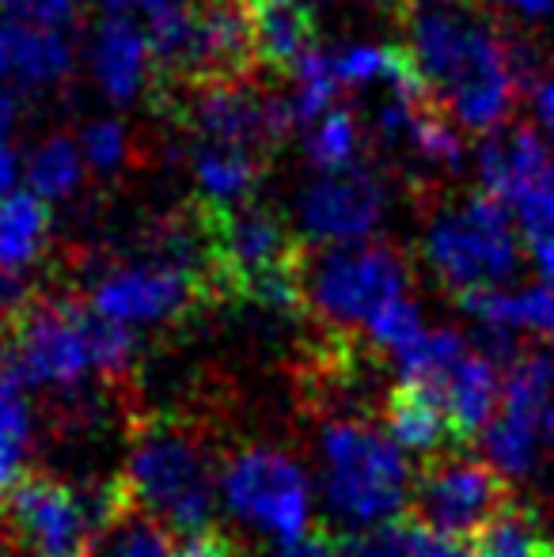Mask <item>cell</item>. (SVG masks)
I'll use <instances>...</instances> for the list:
<instances>
[{
	"label": "cell",
	"instance_id": "1",
	"mask_svg": "<svg viewBox=\"0 0 554 557\" xmlns=\"http://www.w3.org/2000/svg\"><path fill=\"white\" fill-rule=\"evenodd\" d=\"M410 61L433 103L464 129L494 133L513 111L520 76L513 42L467 8H421L410 15Z\"/></svg>",
	"mask_w": 554,
	"mask_h": 557
},
{
	"label": "cell",
	"instance_id": "2",
	"mask_svg": "<svg viewBox=\"0 0 554 557\" xmlns=\"http://www.w3.org/2000/svg\"><path fill=\"white\" fill-rule=\"evenodd\" d=\"M126 508L183 539L213 535L221 467L209 444L183 421H148L134 433L122 470Z\"/></svg>",
	"mask_w": 554,
	"mask_h": 557
},
{
	"label": "cell",
	"instance_id": "3",
	"mask_svg": "<svg viewBox=\"0 0 554 557\" xmlns=\"http://www.w3.org/2000/svg\"><path fill=\"white\" fill-rule=\"evenodd\" d=\"M137 337L119 323L73 300H30L12 323L4 357L27 387L81 391L91 380H111L134 364Z\"/></svg>",
	"mask_w": 554,
	"mask_h": 557
},
{
	"label": "cell",
	"instance_id": "4",
	"mask_svg": "<svg viewBox=\"0 0 554 557\" xmlns=\"http://www.w3.org/2000/svg\"><path fill=\"white\" fill-rule=\"evenodd\" d=\"M323 497L354 531L403 516L415 497V470L399 444L361 421H331L319 436Z\"/></svg>",
	"mask_w": 554,
	"mask_h": 557
},
{
	"label": "cell",
	"instance_id": "5",
	"mask_svg": "<svg viewBox=\"0 0 554 557\" xmlns=\"http://www.w3.org/2000/svg\"><path fill=\"white\" fill-rule=\"evenodd\" d=\"M122 505L119 485L88 490L53 474H27L4 497L8 528L30 557H99Z\"/></svg>",
	"mask_w": 554,
	"mask_h": 557
},
{
	"label": "cell",
	"instance_id": "6",
	"mask_svg": "<svg viewBox=\"0 0 554 557\" xmlns=\"http://www.w3.org/2000/svg\"><path fill=\"white\" fill-rule=\"evenodd\" d=\"M426 258L429 270L459 300L505 288L520 265V243L509 209L490 194H475L436 213L426 232Z\"/></svg>",
	"mask_w": 554,
	"mask_h": 557
},
{
	"label": "cell",
	"instance_id": "7",
	"mask_svg": "<svg viewBox=\"0 0 554 557\" xmlns=\"http://www.w3.org/2000/svg\"><path fill=\"white\" fill-rule=\"evenodd\" d=\"M407 296V262L387 243L331 247L304 273V304L331 331H369L384 308Z\"/></svg>",
	"mask_w": 554,
	"mask_h": 557
},
{
	"label": "cell",
	"instance_id": "8",
	"mask_svg": "<svg viewBox=\"0 0 554 557\" xmlns=\"http://www.w3.org/2000/svg\"><path fill=\"white\" fill-rule=\"evenodd\" d=\"M554 447V357L517 352L502 375V403L482 429L487 462L505 478H528Z\"/></svg>",
	"mask_w": 554,
	"mask_h": 557
},
{
	"label": "cell",
	"instance_id": "9",
	"mask_svg": "<svg viewBox=\"0 0 554 557\" xmlns=\"http://www.w3.org/2000/svg\"><path fill=\"white\" fill-rule=\"evenodd\" d=\"M201 296V270L194 265V247L183 235H171L152 258L114 265L91 285V311L126 331L160 326L186 315Z\"/></svg>",
	"mask_w": 554,
	"mask_h": 557
},
{
	"label": "cell",
	"instance_id": "10",
	"mask_svg": "<svg viewBox=\"0 0 554 557\" xmlns=\"http://www.w3.org/2000/svg\"><path fill=\"white\" fill-rule=\"evenodd\" d=\"M221 500L255 531L293 543L308 535L311 482L293 455L278 447H244L221 467Z\"/></svg>",
	"mask_w": 554,
	"mask_h": 557
},
{
	"label": "cell",
	"instance_id": "11",
	"mask_svg": "<svg viewBox=\"0 0 554 557\" xmlns=\"http://www.w3.org/2000/svg\"><path fill=\"white\" fill-rule=\"evenodd\" d=\"M415 520L433 539H479L513 505L509 478L471 455H433L415 482Z\"/></svg>",
	"mask_w": 554,
	"mask_h": 557
},
{
	"label": "cell",
	"instance_id": "12",
	"mask_svg": "<svg viewBox=\"0 0 554 557\" xmlns=\"http://www.w3.org/2000/svg\"><path fill=\"white\" fill-rule=\"evenodd\" d=\"M186 122L201 140L213 145H236L247 152H267L285 140L296 125L293 107L285 99H270L262 91L247 88L244 81H209L186 84Z\"/></svg>",
	"mask_w": 554,
	"mask_h": 557
},
{
	"label": "cell",
	"instance_id": "13",
	"mask_svg": "<svg viewBox=\"0 0 554 557\" xmlns=\"http://www.w3.org/2000/svg\"><path fill=\"white\" fill-rule=\"evenodd\" d=\"M387 213V183L365 163L327 171L296 201L300 232L316 243H365Z\"/></svg>",
	"mask_w": 554,
	"mask_h": 557
},
{
	"label": "cell",
	"instance_id": "14",
	"mask_svg": "<svg viewBox=\"0 0 554 557\" xmlns=\"http://www.w3.org/2000/svg\"><path fill=\"white\" fill-rule=\"evenodd\" d=\"M479 175L490 198L513 206L520 224L554 209V148L535 129H497L479 152Z\"/></svg>",
	"mask_w": 554,
	"mask_h": 557
},
{
	"label": "cell",
	"instance_id": "15",
	"mask_svg": "<svg viewBox=\"0 0 554 557\" xmlns=\"http://www.w3.org/2000/svg\"><path fill=\"white\" fill-rule=\"evenodd\" d=\"M415 387H421L441 406L456 441L482 433L497 413V403H502V375H497L494 357L471 349V345L456 360H448L441 372H433L429 380H418Z\"/></svg>",
	"mask_w": 554,
	"mask_h": 557
},
{
	"label": "cell",
	"instance_id": "16",
	"mask_svg": "<svg viewBox=\"0 0 554 557\" xmlns=\"http://www.w3.org/2000/svg\"><path fill=\"white\" fill-rule=\"evenodd\" d=\"M152 38L145 27H137L134 15L114 12L103 27L96 30L91 42V73H96L99 88L114 99V103H130L140 96L152 73Z\"/></svg>",
	"mask_w": 554,
	"mask_h": 557
},
{
	"label": "cell",
	"instance_id": "17",
	"mask_svg": "<svg viewBox=\"0 0 554 557\" xmlns=\"http://www.w3.org/2000/svg\"><path fill=\"white\" fill-rule=\"evenodd\" d=\"M464 308L494 337H509L520 331L554 337V281L464 296Z\"/></svg>",
	"mask_w": 554,
	"mask_h": 557
},
{
	"label": "cell",
	"instance_id": "18",
	"mask_svg": "<svg viewBox=\"0 0 554 557\" xmlns=\"http://www.w3.org/2000/svg\"><path fill=\"white\" fill-rule=\"evenodd\" d=\"M323 0H247L251 8L259 61L274 69H293L311 50L316 12Z\"/></svg>",
	"mask_w": 554,
	"mask_h": 557
},
{
	"label": "cell",
	"instance_id": "19",
	"mask_svg": "<svg viewBox=\"0 0 554 557\" xmlns=\"http://www.w3.org/2000/svg\"><path fill=\"white\" fill-rule=\"evenodd\" d=\"M224 554L229 550L217 539V531L206 539H183L126 505L114 516V523L103 535V546H99V557H224Z\"/></svg>",
	"mask_w": 554,
	"mask_h": 557
},
{
	"label": "cell",
	"instance_id": "20",
	"mask_svg": "<svg viewBox=\"0 0 554 557\" xmlns=\"http://www.w3.org/2000/svg\"><path fill=\"white\" fill-rule=\"evenodd\" d=\"M30 451H35V410L27 383L0 352V497H8L27 478Z\"/></svg>",
	"mask_w": 554,
	"mask_h": 557
},
{
	"label": "cell",
	"instance_id": "21",
	"mask_svg": "<svg viewBox=\"0 0 554 557\" xmlns=\"http://www.w3.org/2000/svg\"><path fill=\"white\" fill-rule=\"evenodd\" d=\"M259 152H247L236 145H213L201 140L194 152V183H198L206 209H236L247 206V198L259 186Z\"/></svg>",
	"mask_w": 554,
	"mask_h": 557
},
{
	"label": "cell",
	"instance_id": "22",
	"mask_svg": "<svg viewBox=\"0 0 554 557\" xmlns=\"http://www.w3.org/2000/svg\"><path fill=\"white\" fill-rule=\"evenodd\" d=\"M384 421L387 436L415 455H436L448 441H456L444 421L441 406L426 395L415 383H399L384 403Z\"/></svg>",
	"mask_w": 554,
	"mask_h": 557
},
{
	"label": "cell",
	"instance_id": "23",
	"mask_svg": "<svg viewBox=\"0 0 554 557\" xmlns=\"http://www.w3.org/2000/svg\"><path fill=\"white\" fill-rule=\"evenodd\" d=\"M50 239V209L38 194H8L0 201V273H23Z\"/></svg>",
	"mask_w": 554,
	"mask_h": 557
},
{
	"label": "cell",
	"instance_id": "24",
	"mask_svg": "<svg viewBox=\"0 0 554 557\" xmlns=\"http://www.w3.org/2000/svg\"><path fill=\"white\" fill-rule=\"evenodd\" d=\"M73 69V50L53 27L8 20V76L23 84H53Z\"/></svg>",
	"mask_w": 554,
	"mask_h": 557
},
{
	"label": "cell",
	"instance_id": "25",
	"mask_svg": "<svg viewBox=\"0 0 554 557\" xmlns=\"http://www.w3.org/2000/svg\"><path fill=\"white\" fill-rule=\"evenodd\" d=\"M436 539L410 516H395L377 528L354 531L342 546V557H433Z\"/></svg>",
	"mask_w": 554,
	"mask_h": 557
},
{
	"label": "cell",
	"instance_id": "26",
	"mask_svg": "<svg viewBox=\"0 0 554 557\" xmlns=\"http://www.w3.org/2000/svg\"><path fill=\"white\" fill-rule=\"evenodd\" d=\"M81 175H84V152L69 137L42 140L27 163L30 194H38L42 201L69 198L81 186Z\"/></svg>",
	"mask_w": 554,
	"mask_h": 557
},
{
	"label": "cell",
	"instance_id": "27",
	"mask_svg": "<svg viewBox=\"0 0 554 557\" xmlns=\"http://www.w3.org/2000/svg\"><path fill=\"white\" fill-rule=\"evenodd\" d=\"M357 145H361V125L349 111L342 107H331L323 117H316L308 129V140H304V152H308L311 168L327 171H342L354 163Z\"/></svg>",
	"mask_w": 554,
	"mask_h": 557
},
{
	"label": "cell",
	"instance_id": "28",
	"mask_svg": "<svg viewBox=\"0 0 554 557\" xmlns=\"http://www.w3.org/2000/svg\"><path fill=\"white\" fill-rule=\"evenodd\" d=\"M475 543H479L482 557H551V543H543L535 516L520 512L517 500Z\"/></svg>",
	"mask_w": 554,
	"mask_h": 557
},
{
	"label": "cell",
	"instance_id": "29",
	"mask_svg": "<svg viewBox=\"0 0 554 557\" xmlns=\"http://www.w3.org/2000/svg\"><path fill=\"white\" fill-rule=\"evenodd\" d=\"M365 334L372 337V345H377V349H384L387 357L395 360L399 352H407L410 345L426 334V323H421V311L415 308V300H407V296H403V300H395L392 308L380 311Z\"/></svg>",
	"mask_w": 554,
	"mask_h": 557
},
{
	"label": "cell",
	"instance_id": "30",
	"mask_svg": "<svg viewBox=\"0 0 554 557\" xmlns=\"http://www.w3.org/2000/svg\"><path fill=\"white\" fill-rule=\"evenodd\" d=\"M81 152L88 163H96L99 171H114L130 152V137L122 122H96L84 129L81 137Z\"/></svg>",
	"mask_w": 554,
	"mask_h": 557
},
{
	"label": "cell",
	"instance_id": "31",
	"mask_svg": "<svg viewBox=\"0 0 554 557\" xmlns=\"http://www.w3.org/2000/svg\"><path fill=\"white\" fill-rule=\"evenodd\" d=\"M0 15L30 27H65L73 20V0H0Z\"/></svg>",
	"mask_w": 554,
	"mask_h": 557
},
{
	"label": "cell",
	"instance_id": "32",
	"mask_svg": "<svg viewBox=\"0 0 554 557\" xmlns=\"http://www.w3.org/2000/svg\"><path fill=\"white\" fill-rule=\"evenodd\" d=\"M520 227H525V239H528V250H532L535 265L547 273V281H554V209Z\"/></svg>",
	"mask_w": 554,
	"mask_h": 557
},
{
	"label": "cell",
	"instance_id": "33",
	"mask_svg": "<svg viewBox=\"0 0 554 557\" xmlns=\"http://www.w3.org/2000/svg\"><path fill=\"white\" fill-rule=\"evenodd\" d=\"M270 557H342V546H334L327 535H300L293 543H281Z\"/></svg>",
	"mask_w": 554,
	"mask_h": 557
},
{
	"label": "cell",
	"instance_id": "34",
	"mask_svg": "<svg viewBox=\"0 0 554 557\" xmlns=\"http://www.w3.org/2000/svg\"><path fill=\"white\" fill-rule=\"evenodd\" d=\"M532 107H535V117H540V125L554 137V76H547V81L535 84Z\"/></svg>",
	"mask_w": 554,
	"mask_h": 557
},
{
	"label": "cell",
	"instance_id": "35",
	"mask_svg": "<svg viewBox=\"0 0 554 557\" xmlns=\"http://www.w3.org/2000/svg\"><path fill=\"white\" fill-rule=\"evenodd\" d=\"M502 8H509L513 15H525V20H547L554 15V0H497Z\"/></svg>",
	"mask_w": 554,
	"mask_h": 557
},
{
	"label": "cell",
	"instance_id": "36",
	"mask_svg": "<svg viewBox=\"0 0 554 557\" xmlns=\"http://www.w3.org/2000/svg\"><path fill=\"white\" fill-rule=\"evenodd\" d=\"M433 557H482L479 543L475 539H464V543H448V539H436Z\"/></svg>",
	"mask_w": 554,
	"mask_h": 557
},
{
	"label": "cell",
	"instance_id": "37",
	"mask_svg": "<svg viewBox=\"0 0 554 557\" xmlns=\"http://www.w3.org/2000/svg\"><path fill=\"white\" fill-rule=\"evenodd\" d=\"M12 183H15V156L4 145V137H0V194L12 190Z\"/></svg>",
	"mask_w": 554,
	"mask_h": 557
},
{
	"label": "cell",
	"instance_id": "38",
	"mask_svg": "<svg viewBox=\"0 0 554 557\" xmlns=\"http://www.w3.org/2000/svg\"><path fill=\"white\" fill-rule=\"evenodd\" d=\"M12 122H15V96L0 88V137L12 129Z\"/></svg>",
	"mask_w": 554,
	"mask_h": 557
},
{
	"label": "cell",
	"instance_id": "39",
	"mask_svg": "<svg viewBox=\"0 0 554 557\" xmlns=\"http://www.w3.org/2000/svg\"><path fill=\"white\" fill-rule=\"evenodd\" d=\"M0 76H8V20H0Z\"/></svg>",
	"mask_w": 554,
	"mask_h": 557
},
{
	"label": "cell",
	"instance_id": "40",
	"mask_svg": "<svg viewBox=\"0 0 554 557\" xmlns=\"http://www.w3.org/2000/svg\"><path fill=\"white\" fill-rule=\"evenodd\" d=\"M415 4V0H410ZM418 4H426V8H459V4H467V0H418Z\"/></svg>",
	"mask_w": 554,
	"mask_h": 557
},
{
	"label": "cell",
	"instance_id": "41",
	"mask_svg": "<svg viewBox=\"0 0 554 557\" xmlns=\"http://www.w3.org/2000/svg\"><path fill=\"white\" fill-rule=\"evenodd\" d=\"M551 557H554V543H551Z\"/></svg>",
	"mask_w": 554,
	"mask_h": 557
}]
</instances>
